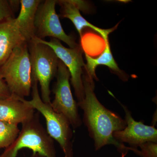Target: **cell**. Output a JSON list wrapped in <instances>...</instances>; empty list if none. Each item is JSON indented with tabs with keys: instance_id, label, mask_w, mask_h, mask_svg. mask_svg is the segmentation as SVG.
<instances>
[{
	"instance_id": "6da1fadb",
	"label": "cell",
	"mask_w": 157,
	"mask_h": 157,
	"mask_svg": "<svg viewBox=\"0 0 157 157\" xmlns=\"http://www.w3.org/2000/svg\"><path fill=\"white\" fill-rule=\"evenodd\" d=\"M82 78L84 98L77 105L83 110V122L89 136L94 140L96 151L105 145L112 144L122 154L127 155L129 151H132L140 156L139 150L125 146L115 140L113 133L126 128L125 120L107 109L99 101L94 92V84L91 82L85 74Z\"/></svg>"
},
{
	"instance_id": "7a4b0ae2",
	"label": "cell",
	"mask_w": 157,
	"mask_h": 157,
	"mask_svg": "<svg viewBox=\"0 0 157 157\" xmlns=\"http://www.w3.org/2000/svg\"><path fill=\"white\" fill-rule=\"evenodd\" d=\"M11 94L24 98L29 95L32 86V73L27 42L16 47L0 67Z\"/></svg>"
},
{
	"instance_id": "3957f363",
	"label": "cell",
	"mask_w": 157,
	"mask_h": 157,
	"mask_svg": "<svg viewBox=\"0 0 157 157\" xmlns=\"http://www.w3.org/2000/svg\"><path fill=\"white\" fill-rule=\"evenodd\" d=\"M32 98L25 101L44 116L47 126V132L50 137L58 142L64 157H73V132L69 121L64 116L55 111L51 104L42 101L39 95L38 82L32 78Z\"/></svg>"
},
{
	"instance_id": "277c9868",
	"label": "cell",
	"mask_w": 157,
	"mask_h": 157,
	"mask_svg": "<svg viewBox=\"0 0 157 157\" xmlns=\"http://www.w3.org/2000/svg\"><path fill=\"white\" fill-rule=\"evenodd\" d=\"M25 148L32 151L33 156L56 157L53 139L35 115L30 120L22 124V128L16 140L6 148L0 157H16L18 151Z\"/></svg>"
},
{
	"instance_id": "5b68a950",
	"label": "cell",
	"mask_w": 157,
	"mask_h": 157,
	"mask_svg": "<svg viewBox=\"0 0 157 157\" xmlns=\"http://www.w3.org/2000/svg\"><path fill=\"white\" fill-rule=\"evenodd\" d=\"M32 78L39 82L42 101L51 104V82L56 76L59 61L53 50L48 45L30 41L28 43Z\"/></svg>"
},
{
	"instance_id": "8992f818",
	"label": "cell",
	"mask_w": 157,
	"mask_h": 157,
	"mask_svg": "<svg viewBox=\"0 0 157 157\" xmlns=\"http://www.w3.org/2000/svg\"><path fill=\"white\" fill-rule=\"evenodd\" d=\"M56 76V82L53 88L54 99L51 106L55 111L64 116L73 128H77L82 124L78 106L71 91L70 72L60 60Z\"/></svg>"
},
{
	"instance_id": "52a82bcc",
	"label": "cell",
	"mask_w": 157,
	"mask_h": 157,
	"mask_svg": "<svg viewBox=\"0 0 157 157\" xmlns=\"http://www.w3.org/2000/svg\"><path fill=\"white\" fill-rule=\"evenodd\" d=\"M31 41L45 44L53 50L70 72V81L78 102L82 101L84 98L82 75L85 64L82 58L81 47L79 45L74 48H66L59 40L54 38H51L49 41H46L35 36Z\"/></svg>"
},
{
	"instance_id": "ba28073f",
	"label": "cell",
	"mask_w": 157,
	"mask_h": 157,
	"mask_svg": "<svg viewBox=\"0 0 157 157\" xmlns=\"http://www.w3.org/2000/svg\"><path fill=\"white\" fill-rule=\"evenodd\" d=\"M57 1L46 0L38 7L35 19V35L39 39L50 37L62 41L71 48L79 45L73 37L66 33L62 27L59 16L56 11Z\"/></svg>"
},
{
	"instance_id": "9c48e42d",
	"label": "cell",
	"mask_w": 157,
	"mask_h": 157,
	"mask_svg": "<svg viewBox=\"0 0 157 157\" xmlns=\"http://www.w3.org/2000/svg\"><path fill=\"white\" fill-rule=\"evenodd\" d=\"M121 104L125 113L127 126L123 130L113 133L115 140L121 143L128 144L135 149L147 142L157 143V130L155 125H147L141 121H135L128 107Z\"/></svg>"
},
{
	"instance_id": "30bf717a",
	"label": "cell",
	"mask_w": 157,
	"mask_h": 157,
	"mask_svg": "<svg viewBox=\"0 0 157 157\" xmlns=\"http://www.w3.org/2000/svg\"><path fill=\"white\" fill-rule=\"evenodd\" d=\"M60 6L61 16L70 19L82 37V31L85 28L92 29L101 35L104 40L108 39L109 35L116 28L111 29H102L97 27L87 21L82 16L79 11H86L88 5L85 2L78 0H60L57 2Z\"/></svg>"
},
{
	"instance_id": "8fae6325",
	"label": "cell",
	"mask_w": 157,
	"mask_h": 157,
	"mask_svg": "<svg viewBox=\"0 0 157 157\" xmlns=\"http://www.w3.org/2000/svg\"><path fill=\"white\" fill-rule=\"evenodd\" d=\"M35 109L25 101L24 98L12 94L0 100V121L18 125L30 120Z\"/></svg>"
},
{
	"instance_id": "7c38bea8",
	"label": "cell",
	"mask_w": 157,
	"mask_h": 157,
	"mask_svg": "<svg viewBox=\"0 0 157 157\" xmlns=\"http://www.w3.org/2000/svg\"><path fill=\"white\" fill-rule=\"evenodd\" d=\"M25 42L26 41L17 27L15 18L0 22V67L15 48Z\"/></svg>"
},
{
	"instance_id": "4fadbf2b",
	"label": "cell",
	"mask_w": 157,
	"mask_h": 157,
	"mask_svg": "<svg viewBox=\"0 0 157 157\" xmlns=\"http://www.w3.org/2000/svg\"><path fill=\"white\" fill-rule=\"evenodd\" d=\"M42 1L21 0L20 11L15 21L21 33L28 43L35 35V19L38 7Z\"/></svg>"
},
{
	"instance_id": "5bb4252c",
	"label": "cell",
	"mask_w": 157,
	"mask_h": 157,
	"mask_svg": "<svg viewBox=\"0 0 157 157\" xmlns=\"http://www.w3.org/2000/svg\"><path fill=\"white\" fill-rule=\"evenodd\" d=\"M104 42L105 43V49L103 53L98 58H93L86 53V63L84 67L86 70V75L89 78L91 82L94 83V79H98L96 75V68L98 66L104 65L107 66L113 71L120 75L121 77H122L124 80H125L122 72L119 68L113 56L109 44V39L104 40Z\"/></svg>"
},
{
	"instance_id": "9a60e30c",
	"label": "cell",
	"mask_w": 157,
	"mask_h": 157,
	"mask_svg": "<svg viewBox=\"0 0 157 157\" xmlns=\"http://www.w3.org/2000/svg\"><path fill=\"white\" fill-rule=\"evenodd\" d=\"M18 125L0 121V149L11 145L19 135Z\"/></svg>"
},
{
	"instance_id": "2e32d148",
	"label": "cell",
	"mask_w": 157,
	"mask_h": 157,
	"mask_svg": "<svg viewBox=\"0 0 157 157\" xmlns=\"http://www.w3.org/2000/svg\"><path fill=\"white\" fill-rule=\"evenodd\" d=\"M142 157H157V143L149 142L140 145Z\"/></svg>"
},
{
	"instance_id": "e0dca14e",
	"label": "cell",
	"mask_w": 157,
	"mask_h": 157,
	"mask_svg": "<svg viewBox=\"0 0 157 157\" xmlns=\"http://www.w3.org/2000/svg\"><path fill=\"white\" fill-rule=\"evenodd\" d=\"M11 18L14 17L9 1L0 0V22Z\"/></svg>"
},
{
	"instance_id": "ac0fdd59",
	"label": "cell",
	"mask_w": 157,
	"mask_h": 157,
	"mask_svg": "<svg viewBox=\"0 0 157 157\" xmlns=\"http://www.w3.org/2000/svg\"><path fill=\"white\" fill-rule=\"evenodd\" d=\"M12 95L6 82L0 75V100L9 98Z\"/></svg>"
},
{
	"instance_id": "d6986e66",
	"label": "cell",
	"mask_w": 157,
	"mask_h": 157,
	"mask_svg": "<svg viewBox=\"0 0 157 157\" xmlns=\"http://www.w3.org/2000/svg\"><path fill=\"white\" fill-rule=\"evenodd\" d=\"M126 155L125 154H122V157H125Z\"/></svg>"
}]
</instances>
